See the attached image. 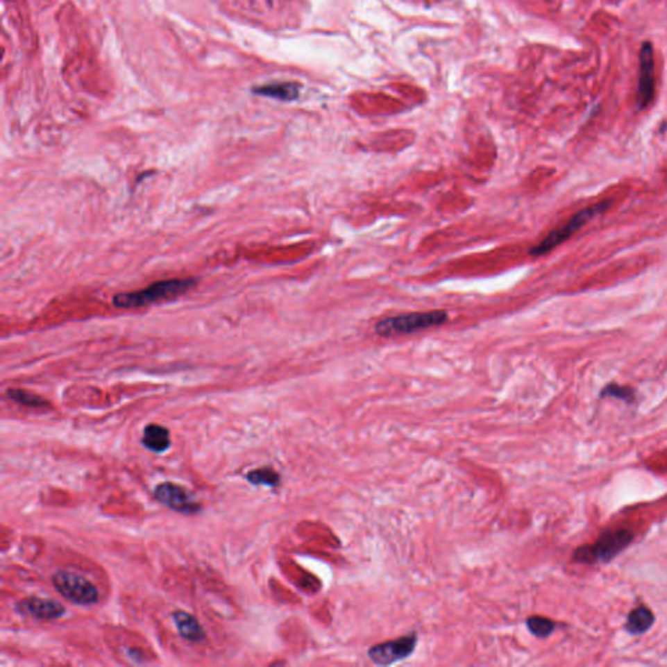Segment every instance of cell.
<instances>
[{
	"label": "cell",
	"mask_w": 667,
	"mask_h": 667,
	"mask_svg": "<svg viewBox=\"0 0 667 667\" xmlns=\"http://www.w3.org/2000/svg\"><path fill=\"white\" fill-rule=\"evenodd\" d=\"M197 279L183 278V279H169L153 283L145 289L137 292L117 294L114 296V305L119 309H135L145 307L153 303H159L184 295L187 291L196 286Z\"/></svg>",
	"instance_id": "cell-1"
},
{
	"label": "cell",
	"mask_w": 667,
	"mask_h": 667,
	"mask_svg": "<svg viewBox=\"0 0 667 667\" xmlns=\"http://www.w3.org/2000/svg\"><path fill=\"white\" fill-rule=\"evenodd\" d=\"M448 316L444 310L432 312H416L410 314H402L382 319L375 325V332L380 337H395L417 332L421 330L438 328L447 322Z\"/></svg>",
	"instance_id": "cell-2"
},
{
	"label": "cell",
	"mask_w": 667,
	"mask_h": 667,
	"mask_svg": "<svg viewBox=\"0 0 667 667\" xmlns=\"http://www.w3.org/2000/svg\"><path fill=\"white\" fill-rule=\"evenodd\" d=\"M632 540L634 534L628 530H609L602 533L600 539L592 545L576 549L572 559L585 564L607 563L615 558L620 551L625 550Z\"/></svg>",
	"instance_id": "cell-3"
},
{
	"label": "cell",
	"mask_w": 667,
	"mask_h": 667,
	"mask_svg": "<svg viewBox=\"0 0 667 667\" xmlns=\"http://www.w3.org/2000/svg\"><path fill=\"white\" fill-rule=\"evenodd\" d=\"M611 206V200L596 203L593 206L585 208L579 212H576L573 217L570 218V221L564 223L562 227L557 228L555 231L549 233L540 244H537L534 248L530 249V255L533 257H541V255H548L551 251H554L557 246H559L562 243L567 242L572 235L582 230V227L592 221L596 215L602 214Z\"/></svg>",
	"instance_id": "cell-4"
},
{
	"label": "cell",
	"mask_w": 667,
	"mask_h": 667,
	"mask_svg": "<svg viewBox=\"0 0 667 667\" xmlns=\"http://www.w3.org/2000/svg\"><path fill=\"white\" fill-rule=\"evenodd\" d=\"M55 589L67 600L78 605L96 604L99 593L86 577L74 572H56L53 576Z\"/></svg>",
	"instance_id": "cell-5"
},
{
	"label": "cell",
	"mask_w": 667,
	"mask_h": 667,
	"mask_svg": "<svg viewBox=\"0 0 667 667\" xmlns=\"http://www.w3.org/2000/svg\"><path fill=\"white\" fill-rule=\"evenodd\" d=\"M640 74L636 105L639 110H643L650 105L656 94V76H655V50L650 42L643 43L640 50Z\"/></svg>",
	"instance_id": "cell-6"
},
{
	"label": "cell",
	"mask_w": 667,
	"mask_h": 667,
	"mask_svg": "<svg viewBox=\"0 0 667 667\" xmlns=\"http://www.w3.org/2000/svg\"><path fill=\"white\" fill-rule=\"evenodd\" d=\"M416 645L417 635L410 634L396 640L371 646L368 650V656L371 662L378 666H390L411 656L416 649Z\"/></svg>",
	"instance_id": "cell-7"
},
{
	"label": "cell",
	"mask_w": 667,
	"mask_h": 667,
	"mask_svg": "<svg viewBox=\"0 0 667 667\" xmlns=\"http://www.w3.org/2000/svg\"><path fill=\"white\" fill-rule=\"evenodd\" d=\"M155 498L169 509L181 514H194L200 506L192 499L184 487L172 482H163L155 487Z\"/></svg>",
	"instance_id": "cell-8"
},
{
	"label": "cell",
	"mask_w": 667,
	"mask_h": 667,
	"mask_svg": "<svg viewBox=\"0 0 667 667\" xmlns=\"http://www.w3.org/2000/svg\"><path fill=\"white\" fill-rule=\"evenodd\" d=\"M19 610L40 619H58L65 613L63 605L50 598L31 597L19 604Z\"/></svg>",
	"instance_id": "cell-9"
},
{
	"label": "cell",
	"mask_w": 667,
	"mask_h": 667,
	"mask_svg": "<svg viewBox=\"0 0 667 667\" xmlns=\"http://www.w3.org/2000/svg\"><path fill=\"white\" fill-rule=\"evenodd\" d=\"M142 444L150 451L163 453L171 445L170 432L162 425L150 424L144 430Z\"/></svg>",
	"instance_id": "cell-10"
},
{
	"label": "cell",
	"mask_w": 667,
	"mask_h": 667,
	"mask_svg": "<svg viewBox=\"0 0 667 667\" xmlns=\"http://www.w3.org/2000/svg\"><path fill=\"white\" fill-rule=\"evenodd\" d=\"M174 620L184 639L189 641H201L202 639H205V631L193 615L179 610L174 613Z\"/></svg>",
	"instance_id": "cell-11"
},
{
	"label": "cell",
	"mask_w": 667,
	"mask_h": 667,
	"mask_svg": "<svg viewBox=\"0 0 667 667\" xmlns=\"http://www.w3.org/2000/svg\"><path fill=\"white\" fill-rule=\"evenodd\" d=\"M653 623H655L653 613L645 606H640V607H636L635 610H632L628 615L625 630L631 635H641V634H645L646 631H649Z\"/></svg>",
	"instance_id": "cell-12"
},
{
	"label": "cell",
	"mask_w": 667,
	"mask_h": 667,
	"mask_svg": "<svg viewBox=\"0 0 667 667\" xmlns=\"http://www.w3.org/2000/svg\"><path fill=\"white\" fill-rule=\"evenodd\" d=\"M253 92L258 96H270L279 101L291 102L298 98L300 86L295 83H279V84H270V85L255 87Z\"/></svg>",
	"instance_id": "cell-13"
},
{
	"label": "cell",
	"mask_w": 667,
	"mask_h": 667,
	"mask_svg": "<svg viewBox=\"0 0 667 667\" xmlns=\"http://www.w3.org/2000/svg\"><path fill=\"white\" fill-rule=\"evenodd\" d=\"M248 481L255 485H266V487H276L280 481V476L271 468H261L248 473Z\"/></svg>",
	"instance_id": "cell-14"
},
{
	"label": "cell",
	"mask_w": 667,
	"mask_h": 667,
	"mask_svg": "<svg viewBox=\"0 0 667 667\" xmlns=\"http://www.w3.org/2000/svg\"><path fill=\"white\" fill-rule=\"evenodd\" d=\"M527 627L536 637H548L555 630V623L548 618L534 615L527 619Z\"/></svg>",
	"instance_id": "cell-15"
},
{
	"label": "cell",
	"mask_w": 667,
	"mask_h": 667,
	"mask_svg": "<svg viewBox=\"0 0 667 667\" xmlns=\"http://www.w3.org/2000/svg\"><path fill=\"white\" fill-rule=\"evenodd\" d=\"M10 399L15 400L19 404H22V405H28V407H33V408H38V407H43L46 405L47 402L43 400L42 398L34 395V394H31V392L24 391V390H16V389H12V390H8L7 391Z\"/></svg>",
	"instance_id": "cell-16"
},
{
	"label": "cell",
	"mask_w": 667,
	"mask_h": 667,
	"mask_svg": "<svg viewBox=\"0 0 667 667\" xmlns=\"http://www.w3.org/2000/svg\"><path fill=\"white\" fill-rule=\"evenodd\" d=\"M601 396H613L616 399H622L625 402L631 403L634 402V399H635V391L630 387H623V386H619V385L610 383L602 390Z\"/></svg>",
	"instance_id": "cell-17"
}]
</instances>
